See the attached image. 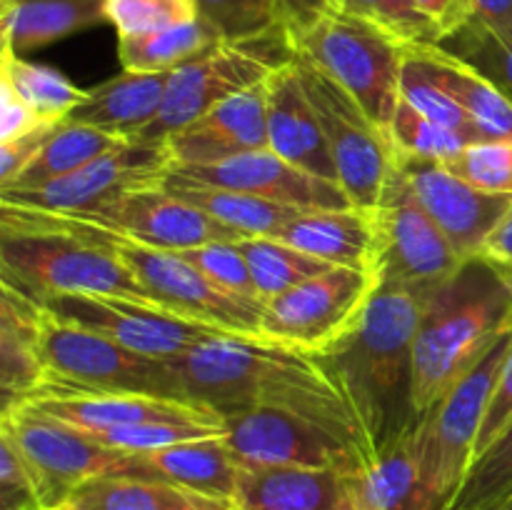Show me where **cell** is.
<instances>
[{
	"mask_svg": "<svg viewBox=\"0 0 512 510\" xmlns=\"http://www.w3.org/2000/svg\"><path fill=\"white\" fill-rule=\"evenodd\" d=\"M188 400L218 410L265 408L323 425L368 465L375 443L348 380L328 353L270 340L218 335L173 360Z\"/></svg>",
	"mask_w": 512,
	"mask_h": 510,
	"instance_id": "obj_1",
	"label": "cell"
},
{
	"mask_svg": "<svg viewBox=\"0 0 512 510\" xmlns=\"http://www.w3.org/2000/svg\"><path fill=\"white\" fill-rule=\"evenodd\" d=\"M512 328V273L485 255L425 293L415 335L413 408L418 420Z\"/></svg>",
	"mask_w": 512,
	"mask_h": 510,
	"instance_id": "obj_2",
	"label": "cell"
},
{
	"mask_svg": "<svg viewBox=\"0 0 512 510\" xmlns=\"http://www.w3.org/2000/svg\"><path fill=\"white\" fill-rule=\"evenodd\" d=\"M0 230L58 233L100 245L138 278L148 298L155 303L190 320L213 325L223 333L238 335V338L268 340L263 335L265 305L245 300L210 283L178 250L150 248L138 240L125 238L118 230L85 218L83 213H53V210L20 208V205L8 203H0Z\"/></svg>",
	"mask_w": 512,
	"mask_h": 510,
	"instance_id": "obj_3",
	"label": "cell"
},
{
	"mask_svg": "<svg viewBox=\"0 0 512 510\" xmlns=\"http://www.w3.org/2000/svg\"><path fill=\"white\" fill-rule=\"evenodd\" d=\"M425 293L380 283L358 328L325 350L348 380L375 450L420 423L413 408V355Z\"/></svg>",
	"mask_w": 512,
	"mask_h": 510,
	"instance_id": "obj_4",
	"label": "cell"
},
{
	"mask_svg": "<svg viewBox=\"0 0 512 510\" xmlns=\"http://www.w3.org/2000/svg\"><path fill=\"white\" fill-rule=\"evenodd\" d=\"M283 33L290 53L333 78L388 135L400 105L405 45L350 10H330L303 28Z\"/></svg>",
	"mask_w": 512,
	"mask_h": 510,
	"instance_id": "obj_5",
	"label": "cell"
},
{
	"mask_svg": "<svg viewBox=\"0 0 512 510\" xmlns=\"http://www.w3.org/2000/svg\"><path fill=\"white\" fill-rule=\"evenodd\" d=\"M293 58L283 30L258 40H220L198 58L170 70L158 115L135 135V143L165 145L170 135L195 123L223 100L265 83Z\"/></svg>",
	"mask_w": 512,
	"mask_h": 510,
	"instance_id": "obj_6",
	"label": "cell"
},
{
	"mask_svg": "<svg viewBox=\"0 0 512 510\" xmlns=\"http://www.w3.org/2000/svg\"><path fill=\"white\" fill-rule=\"evenodd\" d=\"M0 273L5 283L35 300L53 295L150 300L138 278L113 253L58 233L0 230Z\"/></svg>",
	"mask_w": 512,
	"mask_h": 510,
	"instance_id": "obj_7",
	"label": "cell"
},
{
	"mask_svg": "<svg viewBox=\"0 0 512 510\" xmlns=\"http://www.w3.org/2000/svg\"><path fill=\"white\" fill-rule=\"evenodd\" d=\"M510 345L512 328L415 425L423 478L438 510H450L473 465L490 395Z\"/></svg>",
	"mask_w": 512,
	"mask_h": 510,
	"instance_id": "obj_8",
	"label": "cell"
},
{
	"mask_svg": "<svg viewBox=\"0 0 512 510\" xmlns=\"http://www.w3.org/2000/svg\"><path fill=\"white\" fill-rule=\"evenodd\" d=\"M40 358L45 365L40 390L85 388L185 398L173 363L148 358L105 335L65 323L45 308L40 320Z\"/></svg>",
	"mask_w": 512,
	"mask_h": 510,
	"instance_id": "obj_9",
	"label": "cell"
},
{
	"mask_svg": "<svg viewBox=\"0 0 512 510\" xmlns=\"http://www.w3.org/2000/svg\"><path fill=\"white\" fill-rule=\"evenodd\" d=\"M0 438L25 460L48 510H60L70 493L88 480L135 473L133 453L108 448L85 430L25 403L0 413Z\"/></svg>",
	"mask_w": 512,
	"mask_h": 510,
	"instance_id": "obj_10",
	"label": "cell"
},
{
	"mask_svg": "<svg viewBox=\"0 0 512 510\" xmlns=\"http://www.w3.org/2000/svg\"><path fill=\"white\" fill-rule=\"evenodd\" d=\"M293 63L323 125L340 188L358 208H378L398 163L390 138L323 70L295 53Z\"/></svg>",
	"mask_w": 512,
	"mask_h": 510,
	"instance_id": "obj_11",
	"label": "cell"
},
{
	"mask_svg": "<svg viewBox=\"0 0 512 510\" xmlns=\"http://www.w3.org/2000/svg\"><path fill=\"white\" fill-rule=\"evenodd\" d=\"M380 283L378 270L335 265L265 303L263 335L325 353L358 328Z\"/></svg>",
	"mask_w": 512,
	"mask_h": 510,
	"instance_id": "obj_12",
	"label": "cell"
},
{
	"mask_svg": "<svg viewBox=\"0 0 512 510\" xmlns=\"http://www.w3.org/2000/svg\"><path fill=\"white\" fill-rule=\"evenodd\" d=\"M38 303L65 323L88 328L135 353L168 363L180 360L205 340L230 335L153 300L125 295H53Z\"/></svg>",
	"mask_w": 512,
	"mask_h": 510,
	"instance_id": "obj_13",
	"label": "cell"
},
{
	"mask_svg": "<svg viewBox=\"0 0 512 510\" xmlns=\"http://www.w3.org/2000/svg\"><path fill=\"white\" fill-rule=\"evenodd\" d=\"M375 213L380 225L378 270L383 283L430 290L463 265L458 250L423 208L398 163Z\"/></svg>",
	"mask_w": 512,
	"mask_h": 510,
	"instance_id": "obj_14",
	"label": "cell"
},
{
	"mask_svg": "<svg viewBox=\"0 0 512 510\" xmlns=\"http://www.w3.org/2000/svg\"><path fill=\"white\" fill-rule=\"evenodd\" d=\"M225 418V443L243 465L358 473L363 458L323 425L280 410H235Z\"/></svg>",
	"mask_w": 512,
	"mask_h": 510,
	"instance_id": "obj_15",
	"label": "cell"
},
{
	"mask_svg": "<svg viewBox=\"0 0 512 510\" xmlns=\"http://www.w3.org/2000/svg\"><path fill=\"white\" fill-rule=\"evenodd\" d=\"M170 165L173 160L165 145L125 140L75 173L50 183L35 188H0V203L53 213H90L125 190L158 183Z\"/></svg>",
	"mask_w": 512,
	"mask_h": 510,
	"instance_id": "obj_16",
	"label": "cell"
},
{
	"mask_svg": "<svg viewBox=\"0 0 512 510\" xmlns=\"http://www.w3.org/2000/svg\"><path fill=\"white\" fill-rule=\"evenodd\" d=\"M83 215L105 228L118 230L125 238L163 250H188L215 240L245 238L230 225L218 223L195 205L170 195L160 183L125 190L118 198Z\"/></svg>",
	"mask_w": 512,
	"mask_h": 510,
	"instance_id": "obj_17",
	"label": "cell"
},
{
	"mask_svg": "<svg viewBox=\"0 0 512 510\" xmlns=\"http://www.w3.org/2000/svg\"><path fill=\"white\" fill-rule=\"evenodd\" d=\"M398 165L423 208L463 260L480 255L493 230L510 213L512 195L475 188L448 165L418 158H398Z\"/></svg>",
	"mask_w": 512,
	"mask_h": 510,
	"instance_id": "obj_18",
	"label": "cell"
},
{
	"mask_svg": "<svg viewBox=\"0 0 512 510\" xmlns=\"http://www.w3.org/2000/svg\"><path fill=\"white\" fill-rule=\"evenodd\" d=\"M23 403L88 433L135 423H190L225 430V418L218 410L195 403V400L165 398V395L43 388Z\"/></svg>",
	"mask_w": 512,
	"mask_h": 510,
	"instance_id": "obj_19",
	"label": "cell"
},
{
	"mask_svg": "<svg viewBox=\"0 0 512 510\" xmlns=\"http://www.w3.org/2000/svg\"><path fill=\"white\" fill-rule=\"evenodd\" d=\"M175 168V165H170ZM195 180L223 185V188L250 193L255 198H265L270 203L288 205L298 210H328L350 208V198L333 180L318 178L298 165L288 163L270 148L253 150L238 158L223 160L203 168H175Z\"/></svg>",
	"mask_w": 512,
	"mask_h": 510,
	"instance_id": "obj_20",
	"label": "cell"
},
{
	"mask_svg": "<svg viewBox=\"0 0 512 510\" xmlns=\"http://www.w3.org/2000/svg\"><path fill=\"white\" fill-rule=\"evenodd\" d=\"M263 148H268L265 83L223 100L165 140L175 168H203Z\"/></svg>",
	"mask_w": 512,
	"mask_h": 510,
	"instance_id": "obj_21",
	"label": "cell"
},
{
	"mask_svg": "<svg viewBox=\"0 0 512 510\" xmlns=\"http://www.w3.org/2000/svg\"><path fill=\"white\" fill-rule=\"evenodd\" d=\"M265 93H268V148L288 163L338 183V170L323 125L293 58L270 73V78L265 80Z\"/></svg>",
	"mask_w": 512,
	"mask_h": 510,
	"instance_id": "obj_22",
	"label": "cell"
},
{
	"mask_svg": "<svg viewBox=\"0 0 512 510\" xmlns=\"http://www.w3.org/2000/svg\"><path fill=\"white\" fill-rule=\"evenodd\" d=\"M278 240L328 265L378 270L380 225L375 208L300 210Z\"/></svg>",
	"mask_w": 512,
	"mask_h": 510,
	"instance_id": "obj_23",
	"label": "cell"
},
{
	"mask_svg": "<svg viewBox=\"0 0 512 510\" xmlns=\"http://www.w3.org/2000/svg\"><path fill=\"white\" fill-rule=\"evenodd\" d=\"M350 475L340 470L243 465L235 503L240 510H355Z\"/></svg>",
	"mask_w": 512,
	"mask_h": 510,
	"instance_id": "obj_24",
	"label": "cell"
},
{
	"mask_svg": "<svg viewBox=\"0 0 512 510\" xmlns=\"http://www.w3.org/2000/svg\"><path fill=\"white\" fill-rule=\"evenodd\" d=\"M40 320L43 305L15 285L0 288V385L3 410L33 398L45 383L40 358Z\"/></svg>",
	"mask_w": 512,
	"mask_h": 510,
	"instance_id": "obj_25",
	"label": "cell"
},
{
	"mask_svg": "<svg viewBox=\"0 0 512 510\" xmlns=\"http://www.w3.org/2000/svg\"><path fill=\"white\" fill-rule=\"evenodd\" d=\"M358 510H438L423 478L415 428L378 448L368 465L350 475Z\"/></svg>",
	"mask_w": 512,
	"mask_h": 510,
	"instance_id": "obj_26",
	"label": "cell"
},
{
	"mask_svg": "<svg viewBox=\"0 0 512 510\" xmlns=\"http://www.w3.org/2000/svg\"><path fill=\"white\" fill-rule=\"evenodd\" d=\"M60 510H240L230 498L150 475H100L78 485Z\"/></svg>",
	"mask_w": 512,
	"mask_h": 510,
	"instance_id": "obj_27",
	"label": "cell"
},
{
	"mask_svg": "<svg viewBox=\"0 0 512 510\" xmlns=\"http://www.w3.org/2000/svg\"><path fill=\"white\" fill-rule=\"evenodd\" d=\"M133 455V475L170 480V483L185 485V488L200 490V493L218 495V498L235 500V493H238L243 463L230 450L223 435L185 440V443L168 445V448Z\"/></svg>",
	"mask_w": 512,
	"mask_h": 510,
	"instance_id": "obj_28",
	"label": "cell"
},
{
	"mask_svg": "<svg viewBox=\"0 0 512 510\" xmlns=\"http://www.w3.org/2000/svg\"><path fill=\"white\" fill-rule=\"evenodd\" d=\"M168 80L170 73L123 70L115 78L90 88L68 120L133 140L158 115Z\"/></svg>",
	"mask_w": 512,
	"mask_h": 510,
	"instance_id": "obj_29",
	"label": "cell"
},
{
	"mask_svg": "<svg viewBox=\"0 0 512 510\" xmlns=\"http://www.w3.org/2000/svg\"><path fill=\"white\" fill-rule=\"evenodd\" d=\"M405 48L470 115L483 140H512V100L493 80L438 43L405 45Z\"/></svg>",
	"mask_w": 512,
	"mask_h": 510,
	"instance_id": "obj_30",
	"label": "cell"
},
{
	"mask_svg": "<svg viewBox=\"0 0 512 510\" xmlns=\"http://www.w3.org/2000/svg\"><path fill=\"white\" fill-rule=\"evenodd\" d=\"M158 183L170 195L195 205L218 223L230 225L245 238H278L285 225L300 213L298 208H288V205L270 203L265 198H255L250 193L195 180L175 168H170Z\"/></svg>",
	"mask_w": 512,
	"mask_h": 510,
	"instance_id": "obj_31",
	"label": "cell"
},
{
	"mask_svg": "<svg viewBox=\"0 0 512 510\" xmlns=\"http://www.w3.org/2000/svg\"><path fill=\"white\" fill-rule=\"evenodd\" d=\"M105 23L103 0H0L3 45L25 55Z\"/></svg>",
	"mask_w": 512,
	"mask_h": 510,
	"instance_id": "obj_32",
	"label": "cell"
},
{
	"mask_svg": "<svg viewBox=\"0 0 512 510\" xmlns=\"http://www.w3.org/2000/svg\"><path fill=\"white\" fill-rule=\"evenodd\" d=\"M123 143L125 138H118V135L65 120L50 133V138L45 140L33 163L13 183L3 185V188H35V185L50 183V180L75 173L78 168L88 165L90 160L100 158L103 153Z\"/></svg>",
	"mask_w": 512,
	"mask_h": 510,
	"instance_id": "obj_33",
	"label": "cell"
},
{
	"mask_svg": "<svg viewBox=\"0 0 512 510\" xmlns=\"http://www.w3.org/2000/svg\"><path fill=\"white\" fill-rule=\"evenodd\" d=\"M0 78L8 80L20 100L48 125L65 123L88 93L78 88L65 73L50 65L30 63L23 55L13 53L8 45H3V55H0Z\"/></svg>",
	"mask_w": 512,
	"mask_h": 510,
	"instance_id": "obj_34",
	"label": "cell"
},
{
	"mask_svg": "<svg viewBox=\"0 0 512 510\" xmlns=\"http://www.w3.org/2000/svg\"><path fill=\"white\" fill-rule=\"evenodd\" d=\"M220 35L203 18L133 38H118V60L135 73H170L220 43Z\"/></svg>",
	"mask_w": 512,
	"mask_h": 510,
	"instance_id": "obj_35",
	"label": "cell"
},
{
	"mask_svg": "<svg viewBox=\"0 0 512 510\" xmlns=\"http://www.w3.org/2000/svg\"><path fill=\"white\" fill-rule=\"evenodd\" d=\"M238 245L248 258L250 273H253L258 298L263 300V305L293 290L295 285L335 268V265L313 258L278 238H243L238 240Z\"/></svg>",
	"mask_w": 512,
	"mask_h": 510,
	"instance_id": "obj_36",
	"label": "cell"
},
{
	"mask_svg": "<svg viewBox=\"0 0 512 510\" xmlns=\"http://www.w3.org/2000/svg\"><path fill=\"white\" fill-rule=\"evenodd\" d=\"M388 138L398 158L435 160V163H450L470 145L463 135L425 118L405 100H400L395 110Z\"/></svg>",
	"mask_w": 512,
	"mask_h": 510,
	"instance_id": "obj_37",
	"label": "cell"
},
{
	"mask_svg": "<svg viewBox=\"0 0 512 510\" xmlns=\"http://www.w3.org/2000/svg\"><path fill=\"white\" fill-rule=\"evenodd\" d=\"M400 100H405L408 105H413L418 113H423L425 118L435 120V123L445 125V128L455 130V133L463 135L470 145L483 143V135L475 128V123L470 120V115L445 93L438 85V80L425 70V65L410 53L408 48H403V75H400Z\"/></svg>",
	"mask_w": 512,
	"mask_h": 510,
	"instance_id": "obj_38",
	"label": "cell"
},
{
	"mask_svg": "<svg viewBox=\"0 0 512 510\" xmlns=\"http://www.w3.org/2000/svg\"><path fill=\"white\" fill-rule=\"evenodd\" d=\"M438 45L480 70L512 100V28L495 30L470 18L458 33Z\"/></svg>",
	"mask_w": 512,
	"mask_h": 510,
	"instance_id": "obj_39",
	"label": "cell"
},
{
	"mask_svg": "<svg viewBox=\"0 0 512 510\" xmlns=\"http://www.w3.org/2000/svg\"><path fill=\"white\" fill-rule=\"evenodd\" d=\"M512 493V420L483 455L473 460L450 510H480Z\"/></svg>",
	"mask_w": 512,
	"mask_h": 510,
	"instance_id": "obj_40",
	"label": "cell"
},
{
	"mask_svg": "<svg viewBox=\"0 0 512 510\" xmlns=\"http://www.w3.org/2000/svg\"><path fill=\"white\" fill-rule=\"evenodd\" d=\"M195 5L223 40H258L283 30L280 0H195Z\"/></svg>",
	"mask_w": 512,
	"mask_h": 510,
	"instance_id": "obj_41",
	"label": "cell"
},
{
	"mask_svg": "<svg viewBox=\"0 0 512 510\" xmlns=\"http://www.w3.org/2000/svg\"><path fill=\"white\" fill-rule=\"evenodd\" d=\"M103 10L118 38L158 33L200 18L195 0H103Z\"/></svg>",
	"mask_w": 512,
	"mask_h": 510,
	"instance_id": "obj_42",
	"label": "cell"
},
{
	"mask_svg": "<svg viewBox=\"0 0 512 510\" xmlns=\"http://www.w3.org/2000/svg\"><path fill=\"white\" fill-rule=\"evenodd\" d=\"M178 253L183 255L195 270H200L210 283L218 285V288L263 305V300L258 298L253 273H250L248 258H245V253L240 250L238 240H215V243L178 250Z\"/></svg>",
	"mask_w": 512,
	"mask_h": 510,
	"instance_id": "obj_43",
	"label": "cell"
},
{
	"mask_svg": "<svg viewBox=\"0 0 512 510\" xmlns=\"http://www.w3.org/2000/svg\"><path fill=\"white\" fill-rule=\"evenodd\" d=\"M343 10L370 20L400 45L440 43V33L413 0H343Z\"/></svg>",
	"mask_w": 512,
	"mask_h": 510,
	"instance_id": "obj_44",
	"label": "cell"
},
{
	"mask_svg": "<svg viewBox=\"0 0 512 510\" xmlns=\"http://www.w3.org/2000/svg\"><path fill=\"white\" fill-rule=\"evenodd\" d=\"M448 165L458 178L488 193L512 195V140L473 143Z\"/></svg>",
	"mask_w": 512,
	"mask_h": 510,
	"instance_id": "obj_45",
	"label": "cell"
},
{
	"mask_svg": "<svg viewBox=\"0 0 512 510\" xmlns=\"http://www.w3.org/2000/svg\"><path fill=\"white\" fill-rule=\"evenodd\" d=\"M88 433V430H85ZM225 430L210 428V425H190V423H135V425H118V428L95 430V440L115 450L125 453H148V450L168 448V445L185 443V440L213 438L223 435Z\"/></svg>",
	"mask_w": 512,
	"mask_h": 510,
	"instance_id": "obj_46",
	"label": "cell"
},
{
	"mask_svg": "<svg viewBox=\"0 0 512 510\" xmlns=\"http://www.w3.org/2000/svg\"><path fill=\"white\" fill-rule=\"evenodd\" d=\"M0 510H48L18 450L0 438Z\"/></svg>",
	"mask_w": 512,
	"mask_h": 510,
	"instance_id": "obj_47",
	"label": "cell"
},
{
	"mask_svg": "<svg viewBox=\"0 0 512 510\" xmlns=\"http://www.w3.org/2000/svg\"><path fill=\"white\" fill-rule=\"evenodd\" d=\"M512 420V345L503 360V368H500L498 380H495L493 395H490L488 413H485L483 428H480L478 448H475V458L483 455L490 445L498 440V435L503 433Z\"/></svg>",
	"mask_w": 512,
	"mask_h": 510,
	"instance_id": "obj_48",
	"label": "cell"
},
{
	"mask_svg": "<svg viewBox=\"0 0 512 510\" xmlns=\"http://www.w3.org/2000/svg\"><path fill=\"white\" fill-rule=\"evenodd\" d=\"M43 128H53V125L43 123L28 105L20 100L13 85L8 80L0 78V143H10V140L25 138L30 133H38Z\"/></svg>",
	"mask_w": 512,
	"mask_h": 510,
	"instance_id": "obj_49",
	"label": "cell"
},
{
	"mask_svg": "<svg viewBox=\"0 0 512 510\" xmlns=\"http://www.w3.org/2000/svg\"><path fill=\"white\" fill-rule=\"evenodd\" d=\"M58 128H43L38 133H30L25 138L10 140V143H0V188L10 185L30 163H33L35 155L40 153V148L45 145V140L50 138V133Z\"/></svg>",
	"mask_w": 512,
	"mask_h": 510,
	"instance_id": "obj_50",
	"label": "cell"
},
{
	"mask_svg": "<svg viewBox=\"0 0 512 510\" xmlns=\"http://www.w3.org/2000/svg\"><path fill=\"white\" fill-rule=\"evenodd\" d=\"M413 3L438 28L440 43L453 33H458L473 18L470 0H413Z\"/></svg>",
	"mask_w": 512,
	"mask_h": 510,
	"instance_id": "obj_51",
	"label": "cell"
},
{
	"mask_svg": "<svg viewBox=\"0 0 512 510\" xmlns=\"http://www.w3.org/2000/svg\"><path fill=\"white\" fill-rule=\"evenodd\" d=\"M330 10H343V0H280L283 30L303 28Z\"/></svg>",
	"mask_w": 512,
	"mask_h": 510,
	"instance_id": "obj_52",
	"label": "cell"
},
{
	"mask_svg": "<svg viewBox=\"0 0 512 510\" xmlns=\"http://www.w3.org/2000/svg\"><path fill=\"white\" fill-rule=\"evenodd\" d=\"M480 255H485L488 260H493L500 268L510 270L512 273V208L505 215L503 223L493 230V235L488 238V243L483 245Z\"/></svg>",
	"mask_w": 512,
	"mask_h": 510,
	"instance_id": "obj_53",
	"label": "cell"
},
{
	"mask_svg": "<svg viewBox=\"0 0 512 510\" xmlns=\"http://www.w3.org/2000/svg\"><path fill=\"white\" fill-rule=\"evenodd\" d=\"M473 18L488 28H512V0H470Z\"/></svg>",
	"mask_w": 512,
	"mask_h": 510,
	"instance_id": "obj_54",
	"label": "cell"
},
{
	"mask_svg": "<svg viewBox=\"0 0 512 510\" xmlns=\"http://www.w3.org/2000/svg\"><path fill=\"white\" fill-rule=\"evenodd\" d=\"M480 510H512V493L505 495L503 500H495V503L485 505V508H480Z\"/></svg>",
	"mask_w": 512,
	"mask_h": 510,
	"instance_id": "obj_55",
	"label": "cell"
},
{
	"mask_svg": "<svg viewBox=\"0 0 512 510\" xmlns=\"http://www.w3.org/2000/svg\"><path fill=\"white\" fill-rule=\"evenodd\" d=\"M355 510H358V508H355Z\"/></svg>",
	"mask_w": 512,
	"mask_h": 510,
	"instance_id": "obj_56",
	"label": "cell"
}]
</instances>
